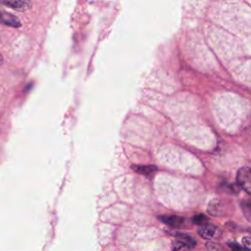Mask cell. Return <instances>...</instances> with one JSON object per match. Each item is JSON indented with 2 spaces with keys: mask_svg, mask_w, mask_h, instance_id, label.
Masks as SVG:
<instances>
[{
  "mask_svg": "<svg viewBox=\"0 0 251 251\" xmlns=\"http://www.w3.org/2000/svg\"><path fill=\"white\" fill-rule=\"evenodd\" d=\"M237 183L247 193H251V173L248 166L242 167L237 172Z\"/></svg>",
  "mask_w": 251,
  "mask_h": 251,
  "instance_id": "1",
  "label": "cell"
},
{
  "mask_svg": "<svg viewBox=\"0 0 251 251\" xmlns=\"http://www.w3.org/2000/svg\"><path fill=\"white\" fill-rule=\"evenodd\" d=\"M198 233L205 239H218L222 236V230L217 226L208 223L199 227Z\"/></svg>",
  "mask_w": 251,
  "mask_h": 251,
  "instance_id": "2",
  "label": "cell"
},
{
  "mask_svg": "<svg viewBox=\"0 0 251 251\" xmlns=\"http://www.w3.org/2000/svg\"><path fill=\"white\" fill-rule=\"evenodd\" d=\"M0 4L19 12H25L31 8V2L29 0H0Z\"/></svg>",
  "mask_w": 251,
  "mask_h": 251,
  "instance_id": "3",
  "label": "cell"
},
{
  "mask_svg": "<svg viewBox=\"0 0 251 251\" xmlns=\"http://www.w3.org/2000/svg\"><path fill=\"white\" fill-rule=\"evenodd\" d=\"M0 24L10 26V27H20L22 25L21 20L7 11H2L0 9Z\"/></svg>",
  "mask_w": 251,
  "mask_h": 251,
  "instance_id": "4",
  "label": "cell"
},
{
  "mask_svg": "<svg viewBox=\"0 0 251 251\" xmlns=\"http://www.w3.org/2000/svg\"><path fill=\"white\" fill-rule=\"evenodd\" d=\"M159 219L167 224L168 226H171L173 227H179L182 226L183 223V218L176 216V215H168V216H161Z\"/></svg>",
  "mask_w": 251,
  "mask_h": 251,
  "instance_id": "5",
  "label": "cell"
},
{
  "mask_svg": "<svg viewBox=\"0 0 251 251\" xmlns=\"http://www.w3.org/2000/svg\"><path fill=\"white\" fill-rule=\"evenodd\" d=\"M176 239L182 243H184L185 245L189 246L190 248H193L195 245H196V240L189 234H186V233H178L176 235Z\"/></svg>",
  "mask_w": 251,
  "mask_h": 251,
  "instance_id": "6",
  "label": "cell"
},
{
  "mask_svg": "<svg viewBox=\"0 0 251 251\" xmlns=\"http://www.w3.org/2000/svg\"><path fill=\"white\" fill-rule=\"evenodd\" d=\"M221 201L218 200V199H215L213 201L210 202L209 206H208V212L212 215H215V216H219L223 213V211L221 210L223 207L221 206Z\"/></svg>",
  "mask_w": 251,
  "mask_h": 251,
  "instance_id": "7",
  "label": "cell"
},
{
  "mask_svg": "<svg viewBox=\"0 0 251 251\" xmlns=\"http://www.w3.org/2000/svg\"><path fill=\"white\" fill-rule=\"evenodd\" d=\"M133 171L142 174V175H150L151 173L155 172L157 170V168L155 166H132L131 167Z\"/></svg>",
  "mask_w": 251,
  "mask_h": 251,
  "instance_id": "8",
  "label": "cell"
},
{
  "mask_svg": "<svg viewBox=\"0 0 251 251\" xmlns=\"http://www.w3.org/2000/svg\"><path fill=\"white\" fill-rule=\"evenodd\" d=\"M172 246H173L172 247L173 251H190V249H191L189 246H187L184 243L178 241L177 239L173 242Z\"/></svg>",
  "mask_w": 251,
  "mask_h": 251,
  "instance_id": "9",
  "label": "cell"
},
{
  "mask_svg": "<svg viewBox=\"0 0 251 251\" xmlns=\"http://www.w3.org/2000/svg\"><path fill=\"white\" fill-rule=\"evenodd\" d=\"M193 223L196 224V225H200V226H203L205 224L208 223V218L205 217L204 215H197L193 218Z\"/></svg>",
  "mask_w": 251,
  "mask_h": 251,
  "instance_id": "10",
  "label": "cell"
},
{
  "mask_svg": "<svg viewBox=\"0 0 251 251\" xmlns=\"http://www.w3.org/2000/svg\"><path fill=\"white\" fill-rule=\"evenodd\" d=\"M229 246L233 251H249L248 248H246L244 246L242 247V246H240V245H238L237 243H234V242H229Z\"/></svg>",
  "mask_w": 251,
  "mask_h": 251,
  "instance_id": "11",
  "label": "cell"
},
{
  "mask_svg": "<svg viewBox=\"0 0 251 251\" xmlns=\"http://www.w3.org/2000/svg\"><path fill=\"white\" fill-rule=\"evenodd\" d=\"M242 207H243V208H242L243 212L245 213V215H246L247 219L249 220V216H250V203L247 201L246 203H243Z\"/></svg>",
  "mask_w": 251,
  "mask_h": 251,
  "instance_id": "12",
  "label": "cell"
},
{
  "mask_svg": "<svg viewBox=\"0 0 251 251\" xmlns=\"http://www.w3.org/2000/svg\"><path fill=\"white\" fill-rule=\"evenodd\" d=\"M244 243H245V245H243V246L249 249V247H250V239H249L248 236H246V237L243 238V244H244Z\"/></svg>",
  "mask_w": 251,
  "mask_h": 251,
  "instance_id": "13",
  "label": "cell"
},
{
  "mask_svg": "<svg viewBox=\"0 0 251 251\" xmlns=\"http://www.w3.org/2000/svg\"><path fill=\"white\" fill-rule=\"evenodd\" d=\"M2 62H3V57L1 56V54H0V65L2 64Z\"/></svg>",
  "mask_w": 251,
  "mask_h": 251,
  "instance_id": "14",
  "label": "cell"
},
{
  "mask_svg": "<svg viewBox=\"0 0 251 251\" xmlns=\"http://www.w3.org/2000/svg\"><path fill=\"white\" fill-rule=\"evenodd\" d=\"M0 5H1V4H0Z\"/></svg>",
  "mask_w": 251,
  "mask_h": 251,
  "instance_id": "15",
  "label": "cell"
}]
</instances>
